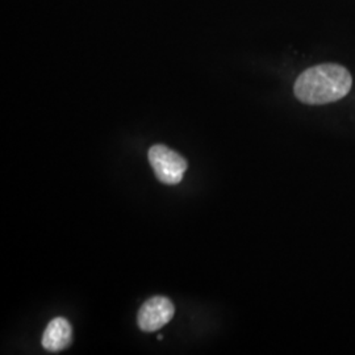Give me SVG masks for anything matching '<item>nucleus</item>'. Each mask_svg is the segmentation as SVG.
I'll return each instance as SVG.
<instances>
[{
    "label": "nucleus",
    "instance_id": "f257e3e1",
    "mask_svg": "<svg viewBox=\"0 0 355 355\" xmlns=\"http://www.w3.org/2000/svg\"><path fill=\"white\" fill-rule=\"evenodd\" d=\"M353 85L350 73L340 64L313 66L296 79L295 96L305 104L320 105L345 98Z\"/></svg>",
    "mask_w": 355,
    "mask_h": 355
},
{
    "label": "nucleus",
    "instance_id": "7ed1b4c3",
    "mask_svg": "<svg viewBox=\"0 0 355 355\" xmlns=\"http://www.w3.org/2000/svg\"><path fill=\"white\" fill-rule=\"evenodd\" d=\"M175 306L166 296H154L146 300L139 311L137 324L144 331H155L171 321Z\"/></svg>",
    "mask_w": 355,
    "mask_h": 355
},
{
    "label": "nucleus",
    "instance_id": "20e7f679",
    "mask_svg": "<svg viewBox=\"0 0 355 355\" xmlns=\"http://www.w3.org/2000/svg\"><path fill=\"white\" fill-rule=\"evenodd\" d=\"M73 329L70 322L64 318H55L48 324L42 334L41 343L45 350L57 353L66 349L71 343Z\"/></svg>",
    "mask_w": 355,
    "mask_h": 355
},
{
    "label": "nucleus",
    "instance_id": "f03ea898",
    "mask_svg": "<svg viewBox=\"0 0 355 355\" xmlns=\"http://www.w3.org/2000/svg\"><path fill=\"white\" fill-rule=\"evenodd\" d=\"M149 162L157 179L164 184H178L187 170V161L165 145H154L149 149Z\"/></svg>",
    "mask_w": 355,
    "mask_h": 355
}]
</instances>
